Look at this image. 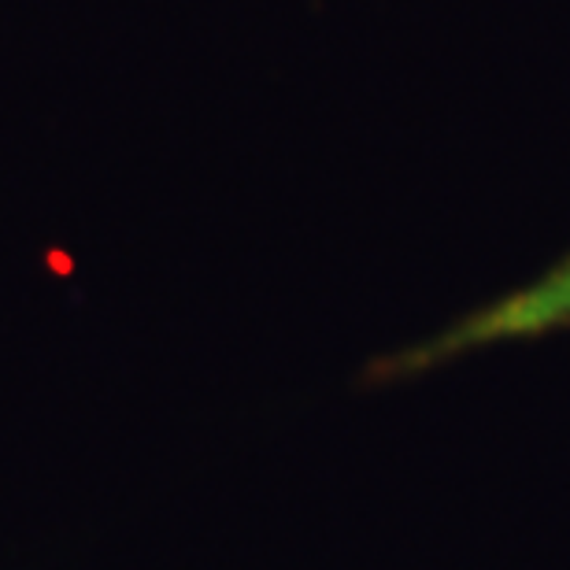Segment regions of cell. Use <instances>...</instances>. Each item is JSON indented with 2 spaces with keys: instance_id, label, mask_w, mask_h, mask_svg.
Returning <instances> with one entry per match:
<instances>
[{
  "instance_id": "cell-1",
  "label": "cell",
  "mask_w": 570,
  "mask_h": 570,
  "mask_svg": "<svg viewBox=\"0 0 570 570\" xmlns=\"http://www.w3.org/2000/svg\"><path fill=\"white\" fill-rule=\"evenodd\" d=\"M556 334H570V253L544 267L538 278L493 296L482 307H471L449 326L433 330L430 337L379 356L371 363L367 382L393 385L423 379L430 371L478 356V352L527 345V341H544Z\"/></svg>"
}]
</instances>
